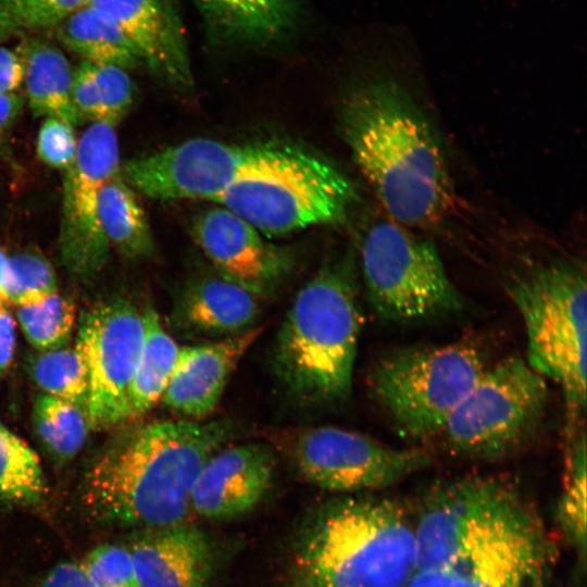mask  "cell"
Here are the masks:
<instances>
[{
	"label": "cell",
	"instance_id": "cell-1",
	"mask_svg": "<svg viewBox=\"0 0 587 587\" xmlns=\"http://www.w3.org/2000/svg\"><path fill=\"white\" fill-rule=\"evenodd\" d=\"M407 587H550L552 547L508 482L462 477L432 489L414 519Z\"/></svg>",
	"mask_w": 587,
	"mask_h": 587
},
{
	"label": "cell",
	"instance_id": "cell-2",
	"mask_svg": "<svg viewBox=\"0 0 587 587\" xmlns=\"http://www.w3.org/2000/svg\"><path fill=\"white\" fill-rule=\"evenodd\" d=\"M340 126L354 163L392 221L422 227L448 213L453 187L444 150L396 82L373 78L353 88Z\"/></svg>",
	"mask_w": 587,
	"mask_h": 587
},
{
	"label": "cell",
	"instance_id": "cell-3",
	"mask_svg": "<svg viewBox=\"0 0 587 587\" xmlns=\"http://www.w3.org/2000/svg\"><path fill=\"white\" fill-rule=\"evenodd\" d=\"M234 433L226 419L158 421L133 428L93 461L83 503L105 522L152 528L184 523L199 472Z\"/></svg>",
	"mask_w": 587,
	"mask_h": 587
},
{
	"label": "cell",
	"instance_id": "cell-4",
	"mask_svg": "<svg viewBox=\"0 0 587 587\" xmlns=\"http://www.w3.org/2000/svg\"><path fill=\"white\" fill-rule=\"evenodd\" d=\"M414 519L396 500L347 494L323 504L294 550L289 587H407Z\"/></svg>",
	"mask_w": 587,
	"mask_h": 587
},
{
	"label": "cell",
	"instance_id": "cell-5",
	"mask_svg": "<svg viewBox=\"0 0 587 587\" xmlns=\"http://www.w3.org/2000/svg\"><path fill=\"white\" fill-rule=\"evenodd\" d=\"M361 325L353 264L326 262L297 292L274 342L275 375L294 400L317 408L350 397Z\"/></svg>",
	"mask_w": 587,
	"mask_h": 587
},
{
	"label": "cell",
	"instance_id": "cell-6",
	"mask_svg": "<svg viewBox=\"0 0 587 587\" xmlns=\"http://www.w3.org/2000/svg\"><path fill=\"white\" fill-rule=\"evenodd\" d=\"M585 266L550 262L509 286L526 332V362L562 390L569 425L586 408L587 288Z\"/></svg>",
	"mask_w": 587,
	"mask_h": 587
},
{
	"label": "cell",
	"instance_id": "cell-7",
	"mask_svg": "<svg viewBox=\"0 0 587 587\" xmlns=\"http://www.w3.org/2000/svg\"><path fill=\"white\" fill-rule=\"evenodd\" d=\"M358 198L351 180L330 162L294 146L254 168L213 202L262 235H285L312 225L341 224Z\"/></svg>",
	"mask_w": 587,
	"mask_h": 587
},
{
	"label": "cell",
	"instance_id": "cell-8",
	"mask_svg": "<svg viewBox=\"0 0 587 587\" xmlns=\"http://www.w3.org/2000/svg\"><path fill=\"white\" fill-rule=\"evenodd\" d=\"M485 370L480 351L465 342L402 347L372 365L369 386L397 432L416 440L439 435Z\"/></svg>",
	"mask_w": 587,
	"mask_h": 587
},
{
	"label": "cell",
	"instance_id": "cell-9",
	"mask_svg": "<svg viewBox=\"0 0 587 587\" xmlns=\"http://www.w3.org/2000/svg\"><path fill=\"white\" fill-rule=\"evenodd\" d=\"M548 399L547 379L525 359L508 357L486 367L452 410L439 435L458 455L497 459L533 437Z\"/></svg>",
	"mask_w": 587,
	"mask_h": 587
},
{
	"label": "cell",
	"instance_id": "cell-10",
	"mask_svg": "<svg viewBox=\"0 0 587 587\" xmlns=\"http://www.w3.org/2000/svg\"><path fill=\"white\" fill-rule=\"evenodd\" d=\"M360 260L369 302L386 321L421 322L465 308L435 246L395 221L370 226Z\"/></svg>",
	"mask_w": 587,
	"mask_h": 587
},
{
	"label": "cell",
	"instance_id": "cell-11",
	"mask_svg": "<svg viewBox=\"0 0 587 587\" xmlns=\"http://www.w3.org/2000/svg\"><path fill=\"white\" fill-rule=\"evenodd\" d=\"M286 145H233L193 138L121 163L123 179L154 200L205 199L279 155Z\"/></svg>",
	"mask_w": 587,
	"mask_h": 587
},
{
	"label": "cell",
	"instance_id": "cell-12",
	"mask_svg": "<svg viewBox=\"0 0 587 587\" xmlns=\"http://www.w3.org/2000/svg\"><path fill=\"white\" fill-rule=\"evenodd\" d=\"M300 474L320 488L347 494L377 491L428 467L430 454L394 448L366 435L335 426L307 428L291 442Z\"/></svg>",
	"mask_w": 587,
	"mask_h": 587
},
{
	"label": "cell",
	"instance_id": "cell-13",
	"mask_svg": "<svg viewBox=\"0 0 587 587\" xmlns=\"http://www.w3.org/2000/svg\"><path fill=\"white\" fill-rule=\"evenodd\" d=\"M143 335L141 312L124 298L99 303L80 316L75 349L88 373L89 429L128 421V390Z\"/></svg>",
	"mask_w": 587,
	"mask_h": 587
},
{
	"label": "cell",
	"instance_id": "cell-14",
	"mask_svg": "<svg viewBox=\"0 0 587 587\" xmlns=\"http://www.w3.org/2000/svg\"><path fill=\"white\" fill-rule=\"evenodd\" d=\"M120 166L114 127L92 123L78 139L62 188L59 252L67 271L79 278H91L108 261L111 246L99 220V195Z\"/></svg>",
	"mask_w": 587,
	"mask_h": 587
},
{
	"label": "cell",
	"instance_id": "cell-15",
	"mask_svg": "<svg viewBox=\"0 0 587 587\" xmlns=\"http://www.w3.org/2000/svg\"><path fill=\"white\" fill-rule=\"evenodd\" d=\"M191 230L220 276L260 298L272 291L292 267L288 252L263 239L255 227L222 205L199 214Z\"/></svg>",
	"mask_w": 587,
	"mask_h": 587
},
{
	"label": "cell",
	"instance_id": "cell-16",
	"mask_svg": "<svg viewBox=\"0 0 587 587\" xmlns=\"http://www.w3.org/2000/svg\"><path fill=\"white\" fill-rule=\"evenodd\" d=\"M275 463L273 449L263 442L224 446L199 472L191 491V509L212 520L248 512L268 490Z\"/></svg>",
	"mask_w": 587,
	"mask_h": 587
},
{
	"label": "cell",
	"instance_id": "cell-17",
	"mask_svg": "<svg viewBox=\"0 0 587 587\" xmlns=\"http://www.w3.org/2000/svg\"><path fill=\"white\" fill-rule=\"evenodd\" d=\"M118 25L141 62L178 88L192 84L178 0H90Z\"/></svg>",
	"mask_w": 587,
	"mask_h": 587
},
{
	"label": "cell",
	"instance_id": "cell-18",
	"mask_svg": "<svg viewBox=\"0 0 587 587\" xmlns=\"http://www.w3.org/2000/svg\"><path fill=\"white\" fill-rule=\"evenodd\" d=\"M261 330L252 327L213 342L179 347L162 396L163 403L187 420L209 415L217 405L232 372Z\"/></svg>",
	"mask_w": 587,
	"mask_h": 587
},
{
	"label": "cell",
	"instance_id": "cell-19",
	"mask_svg": "<svg viewBox=\"0 0 587 587\" xmlns=\"http://www.w3.org/2000/svg\"><path fill=\"white\" fill-rule=\"evenodd\" d=\"M155 529L129 549L139 587H209L212 553L203 532L186 522Z\"/></svg>",
	"mask_w": 587,
	"mask_h": 587
},
{
	"label": "cell",
	"instance_id": "cell-20",
	"mask_svg": "<svg viewBox=\"0 0 587 587\" xmlns=\"http://www.w3.org/2000/svg\"><path fill=\"white\" fill-rule=\"evenodd\" d=\"M260 297L222 276L197 277L184 285L173 309L179 332L228 337L252 328Z\"/></svg>",
	"mask_w": 587,
	"mask_h": 587
},
{
	"label": "cell",
	"instance_id": "cell-21",
	"mask_svg": "<svg viewBox=\"0 0 587 587\" xmlns=\"http://www.w3.org/2000/svg\"><path fill=\"white\" fill-rule=\"evenodd\" d=\"M207 29L227 42L266 45L283 39L300 18V0H193Z\"/></svg>",
	"mask_w": 587,
	"mask_h": 587
},
{
	"label": "cell",
	"instance_id": "cell-22",
	"mask_svg": "<svg viewBox=\"0 0 587 587\" xmlns=\"http://www.w3.org/2000/svg\"><path fill=\"white\" fill-rule=\"evenodd\" d=\"M24 64V85L35 116L59 118L72 126L84 118L72 100L73 72L63 52L40 38H26L16 49Z\"/></svg>",
	"mask_w": 587,
	"mask_h": 587
},
{
	"label": "cell",
	"instance_id": "cell-23",
	"mask_svg": "<svg viewBox=\"0 0 587 587\" xmlns=\"http://www.w3.org/2000/svg\"><path fill=\"white\" fill-rule=\"evenodd\" d=\"M53 28L57 39L88 63L125 70L141 63L137 50L114 20L91 4L70 14Z\"/></svg>",
	"mask_w": 587,
	"mask_h": 587
},
{
	"label": "cell",
	"instance_id": "cell-24",
	"mask_svg": "<svg viewBox=\"0 0 587 587\" xmlns=\"http://www.w3.org/2000/svg\"><path fill=\"white\" fill-rule=\"evenodd\" d=\"M141 315L145 335L128 390V421L146 414L162 398L179 350L151 304Z\"/></svg>",
	"mask_w": 587,
	"mask_h": 587
},
{
	"label": "cell",
	"instance_id": "cell-25",
	"mask_svg": "<svg viewBox=\"0 0 587 587\" xmlns=\"http://www.w3.org/2000/svg\"><path fill=\"white\" fill-rule=\"evenodd\" d=\"M99 220L110 246L125 258L137 260L153 254L154 241L146 214L120 171L101 187Z\"/></svg>",
	"mask_w": 587,
	"mask_h": 587
},
{
	"label": "cell",
	"instance_id": "cell-26",
	"mask_svg": "<svg viewBox=\"0 0 587 587\" xmlns=\"http://www.w3.org/2000/svg\"><path fill=\"white\" fill-rule=\"evenodd\" d=\"M586 450L585 432L580 429L569 450L562 491L555 508L557 525L575 552L582 571L586 565Z\"/></svg>",
	"mask_w": 587,
	"mask_h": 587
},
{
	"label": "cell",
	"instance_id": "cell-27",
	"mask_svg": "<svg viewBox=\"0 0 587 587\" xmlns=\"http://www.w3.org/2000/svg\"><path fill=\"white\" fill-rule=\"evenodd\" d=\"M46 480L37 453L0 424V499L34 503L46 494Z\"/></svg>",
	"mask_w": 587,
	"mask_h": 587
},
{
	"label": "cell",
	"instance_id": "cell-28",
	"mask_svg": "<svg viewBox=\"0 0 587 587\" xmlns=\"http://www.w3.org/2000/svg\"><path fill=\"white\" fill-rule=\"evenodd\" d=\"M33 420L42 444L61 460L78 453L89 430L84 410L47 394L36 398Z\"/></svg>",
	"mask_w": 587,
	"mask_h": 587
},
{
	"label": "cell",
	"instance_id": "cell-29",
	"mask_svg": "<svg viewBox=\"0 0 587 587\" xmlns=\"http://www.w3.org/2000/svg\"><path fill=\"white\" fill-rule=\"evenodd\" d=\"M30 374L47 395L71 402L86 413L88 373L75 348L41 351L32 361Z\"/></svg>",
	"mask_w": 587,
	"mask_h": 587
},
{
	"label": "cell",
	"instance_id": "cell-30",
	"mask_svg": "<svg viewBox=\"0 0 587 587\" xmlns=\"http://www.w3.org/2000/svg\"><path fill=\"white\" fill-rule=\"evenodd\" d=\"M18 324L28 342L39 351L65 347L76 323L74 303L55 294L43 302L18 307Z\"/></svg>",
	"mask_w": 587,
	"mask_h": 587
},
{
	"label": "cell",
	"instance_id": "cell-31",
	"mask_svg": "<svg viewBox=\"0 0 587 587\" xmlns=\"http://www.w3.org/2000/svg\"><path fill=\"white\" fill-rule=\"evenodd\" d=\"M55 294V274L42 254L25 250L10 257L9 303L17 307L38 304Z\"/></svg>",
	"mask_w": 587,
	"mask_h": 587
},
{
	"label": "cell",
	"instance_id": "cell-32",
	"mask_svg": "<svg viewBox=\"0 0 587 587\" xmlns=\"http://www.w3.org/2000/svg\"><path fill=\"white\" fill-rule=\"evenodd\" d=\"M79 566L95 587H139L130 550L122 546L97 547Z\"/></svg>",
	"mask_w": 587,
	"mask_h": 587
},
{
	"label": "cell",
	"instance_id": "cell-33",
	"mask_svg": "<svg viewBox=\"0 0 587 587\" xmlns=\"http://www.w3.org/2000/svg\"><path fill=\"white\" fill-rule=\"evenodd\" d=\"M104 109V124L115 125L126 115L134 101L133 80L125 68L92 64Z\"/></svg>",
	"mask_w": 587,
	"mask_h": 587
},
{
	"label": "cell",
	"instance_id": "cell-34",
	"mask_svg": "<svg viewBox=\"0 0 587 587\" xmlns=\"http://www.w3.org/2000/svg\"><path fill=\"white\" fill-rule=\"evenodd\" d=\"M78 140L73 126L54 117H46L37 137V154L46 164L60 170L72 165Z\"/></svg>",
	"mask_w": 587,
	"mask_h": 587
},
{
	"label": "cell",
	"instance_id": "cell-35",
	"mask_svg": "<svg viewBox=\"0 0 587 587\" xmlns=\"http://www.w3.org/2000/svg\"><path fill=\"white\" fill-rule=\"evenodd\" d=\"M72 100L84 121L104 123V109L91 63L83 61L73 72Z\"/></svg>",
	"mask_w": 587,
	"mask_h": 587
},
{
	"label": "cell",
	"instance_id": "cell-36",
	"mask_svg": "<svg viewBox=\"0 0 587 587\" xmlns=\"http://www.w3.org/2000/svg\"><path fill=\"white\" fill-rule=\"evenodd\" d=\"M90 0H39L22 22V27L53 28L59 22L88 5Z\"/></svg>",
	"mask_w": 587,
	"mask_h": 587
},
{
	"label": "cell",
	"instance_id": "cell-37",
	"mask_svg": "<svg viewBox=\"0 0 587 587\" xmlns=\"http://www.w3.org/2000/svg\"><path fill=\"white\" fill-rule=\"evenodd\" d=\"M24 84V64L20 54L0 46V92L15 93Z\"/></svg>",
	"mask_w": 587,
	"mask_h": 587
},
{
	"label": "cell",
	"instance_id": "cell-38",
	"mask_svg": "<svg viewBox=\"0 0 587 587\" xmlns=\"http://www.w3.org/2000/svg\"><path fill=\"white\" fill-rule=\"evenodd\" d=\"M24 105V99L17 93L0 92V158H5L8 136L16 123Z\"/></svg>",
	"mask_w": 587,
	"mask_h": 587
},
{
	"label": "cell",
	"instance_id": "cell-39",
	"mask_svg": "<svg viewBox=\"0 0 587 587\" xmlns=\"http://www.w3.org/2000/svg\"><path fill=\"white\" fill-rule=\"evenodd\" d=\"M39 587H95L79 564L60 563L43 578Z\"/></svg>",
	"mask_w": 587,
	"mask_h": 587
},
{
	"label": "cell",
	"instance_id": "cell-40",
	"mask_svg": "<svg viewBox=\"0 0 587 587\" xmlns=\"http://www.w3.org/2000/svg\"><path fill=\"white\" fill-rule=\"evenodd\" d=\"M15 323L9 312L0 314V377L10 367L15 352Z\"/></svg>",
	"mask_w": 587,
	"mask_h": 587
},
{
	"label": "cell",
	"instance_id": "cell-41",
	"mask_svg": "<svg viewBox=\"0 0 587 587\" xmlns=\"http://www.w3.org/2000/svg\"><path fill=\"white\" fill-rule=\"evenodd\" d=\"M39 0H0V7L7 10L22 26L23 20Z\"/></svg>",
	"mask_w": 587,
	"mask_h": 587
},
{
	"label": "cell",
	"instance_id": "cell-42",
	"mask_svg": "<svg viewBox=\"0 0 587 587\" xmlns=\"http://www.w3.org/2000/svg\"><path fill=\"white\" fill-rule=\"evenodd\" d=\"M10 257L0 248V298L9 303Z\"/></svg>",
	"mask_w": 587,
	"mask_h": 587
},
{
	"label": "cell",
	"instance_id": "cell-43",
	"mask_svg": "<svg viewBox=\"0 0 587 587\" xmlns=\"http://www.w3.org/2000/svg\"><path fill=\"white\" fill-rule=\"evenodd\" d=\"M21 28L20 23L0 7V41L16 35Z\"/></svg>",
	"mask_w": 587,
	"mask_h": 587
},
{
	"label": "cell",
	"instance_id": "cell-44",
	"mask_svg": "<svg viewBox=\"0 0 587 587\" xmlns=\"http://www.w3.org/2000/svg\"><path fill=\"white\" fill-rule=\"evenodd\" d=\"M8 303L0 298V314H4L8 312L7 310Z\"/></svg>",
	"mask_w": 587,
	"mask_h": 587
}]
</instances>
